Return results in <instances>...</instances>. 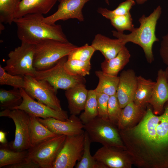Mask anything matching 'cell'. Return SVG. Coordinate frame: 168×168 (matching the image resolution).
Masks as SVG:
<instances>
[{
    "label": "cell",
    "mask_w": 168,
    "mask_h": 168,
    "mask_svg": "<svg viewBox=\"0 0 168 168\" xmlns=\"http://www.w3.org/2000/svg\"><path fill=\"white\" fill-rule=\"evenodd\" d=\"M126 137L141 167L168 168V101L159 115L148 107L141 120L127 130Z\"/></svg>",
    "instance_id": "1"
},
{
    "label": "cell",
    "mask_w": 168,
    "mask_h": 168,
    "mask_svg": "<svg viewBox=\"0 0 168 168\" xmlns=\"http://www.w3.org/2000/svg\"><path fill=\"white\" fill-rule=\"evenodd\" d=\"M44 17L42 14H31L14 19L17 36L21 42L35 45L46 39L69 42L61 25L45 23Z\"/></svg>",
    "instance_id": "2"
},
{
    "label": "cell",
    "mask_w": 168,
    "mask_h": 168,
    "mask_svg": "<svg viewBox=\"0 0 168 168\" xmlns=\"http://www.w3.org/2000/svg\"><path fill=\"white\" fill-rule=\"evenodd\" d=\"M161 13V7L158 6L148 16L142 15L138 20L140 26L130 34H125L112 30V34L116 38L121 39L125 44L131 42L140 46L143 50L147 61L151 63L154 60L153 44L159 40L156 37L155 31Z\"/></svg>",
    "instance_id": "3"
},
{
    "label": "cell",
    "mask_w": 168,
    "mask_h": 168,
    "mask_svg": "<svg viewBox=\"0 0 168 168\" xmlns=\"http://www.w3.org/2000/svg\"><path fill=\"white\" fill-rule=\"evenodd\" d=\"M78 46L69 42L46 39L35 45L33 65L36 70L49 68Z\"/></svg>",
    "instance_id": "4"
},
{
    "label": "cell",
    "mask_w": 168,
    "mask_h": 168,
    "mask_svg": "<svg viewBox=\"0 0 168 168\" xmlns=\"http://www.w3.org/2000/svg\"><path fill=\"white\" fill-rule=\"evenodd\" d=\"M84 125V129L91 142L126 150L117 126L109 120L97 116Z\"/></svg>",
    "instance_id": "5"
},
{
    "label": "cell",
    "mask_w": 168,
    "mask_h": 168,
    "mask_svg": "<svg viewBox=\"0 0 168 168\" xmlns=\"http://www.w3.org/2000/svg\"><path fill=\"white\" fill-rule=\"evenodd\" d=\"M34 50L35 45L21 42L20 45L8 53L3 68L12 75L35 77L36 70L33 65Z\"/></svg>",
    "instance_id": "6"
},
{
    "label": "cell",
    "mask_w": 168,
    "mask_h": 168,
    "mask_svg": "<svg viewBox=\"0 0 168 168\" xmlns=\"http://www.w3.org/2000/svg\"><path fill=\"white\" fill-rule=\"evenodd\" d=\"M67 56L60 59L54 65L48 69L36 70L34 77L47 81L57 90H67L81 84H85L84 77L69 74L64 67Z\"/></svg>",
    "instance_id": "7"
},
{
    "label": "cell",
    "mask_w": 168,
    "mask_h": 168,
    "mask_svg": "<svg viewBox=\"0 0 168 168\" xmlns=\"http://www.w3.org/2000/svg\"><path fill=\"white\" fill-rule=\"evenodd\" d=\"M66 136H57L46 139L28 150L27 157L41 168H52Z\"/></svg>",
    "instance_id": "8"
},
{
    "label": "cell",
    "mask_w": 168,
    "mask_h": 168,
    "mask_svg": "<svg viewBox=\"0 0 168 168\" xmlns=\"http://www.w3.org/2000/svg\"><path fill=\"white\" fill-rule=\"evenodd\" d=\"M0 117L11 119L15 126L14 140L9 143V148L16 151L28 150L30 148V116L20 109L3 110L0 112Z\"/></svg>",
    "instance_id": "9"
},
{
    "label": "cell",
    "mask_w": 168,
    "mask_h": 168,
    "mask_svg": "<svg viewBox=\"0 0 168 168\" xmlns=\"http://www.w3.org/2000/svg\"><path fill=\"white\" fill-rule=\"evenodd\" d=\"M24 77V90L37 101L58 110L63 109L57 96V90L47 81L29 76Z\"/></svg>",
    "instance_id": "10"
},
{
    "label": "cell",
    "mask_w": 168,
    "mask_h": 168,
    "mask_svg": "<svg viewBox=\"0 0 168 168\" xmlns=\"http://www.w3.org/2000/svg\"><path fill=\"white\" fill-rule=\"evenodd\" d=\"M84 139V133L75 136H66L52 168H72L75 166L82 156Z\"/></svg>",
    "instance_id": "11"
},
{
    "label": "cell",
    "mask_w": 168,
    "mask_h": 168,
    "mask_svg": "<svg viewBox=\"0 0 168 168\" xmlns=\"http://www.w3.org/2000/svg\"><path fill=\"white\" fill-rule=\"evenodd\" d=\"M19 89L23 98V101L21 104L15 109L21 110L30 116L42 119L52 118L62 121L66 120L68 119L66 111L63 110H57L36 101L26 93L24 89Z\"/></svg>",
    "instance_id": "12"
},
{
    "label": "cell",
    "mask_w": 168,
    "mask_h": 168,
    "mask_svg": "<svg viewBox=\"0 0 168 168\" xmlns=\"http://www.w3.org/2000/svg\"><path fill=\"white\" fill-rule=\"evenodd\" d=\"M93 157L106 168H131L133 159L126 150L103 146L98 149Z\"/></svg>",
    "instance_id": "13"
},
{
    "label": "cell",
    "mask_w": 168,
    "mask_h": 168,
    "mask_svg": "<svg viewBox=\"0 0 168 168\" xmlns=\"http://www.w3.org/2000/svg\"><path fill=\"white\" fill-rule=\"evenodd\" d=\"M90 0H62L57 10L51 15L44 17L43 21L54 24L59 20L76 19L80 22L84 21L82 10L85 5Z\"/></svg>",
    "instance_id": "14"
},
{
    "label": "cell",
    "mask_w": 168,
    "mask_h": 168,
    "mask_svg": "<svg viewBox=\"0 0 168 168\" xmlns=\"http://www.w3.org/2000/svg\"><path fill=\"white\" fill-rule=\"evenodd\" d=\"M36 118L50 131L57 135L75 136L82 134L85 132L84 125L77 115H71L68 119L65 121L52 118Z\"/></svg>",
    "instance_id": "15"
},
{
    "label": "cell",
    "mask_w": 168,
    "mask_h": 168,
    "mask_svg": "<svg viewBox=\"0 0 168 168\" xmlns=\"http://www.w3.org/2000/svg\"><path fill=\"white\" fill-rule=\"evenodd\" d=\"M119 77L116 95L120 107L123 109L128 104L133 101L138 81L135 72L132 69L123 71Z\"/></svg>",
    "instance_id": "16"
},
{
    "label": "cell",
    "mask_w": 168,
    "mask_h": 168,
    "mask_svg": "<svg viewBox=\"0 0 168 168\" xmlns=\"http://www.w3.org/2000/svg\"><path fill=\"white\" fill-rule=\"evenodd\" d=\"M168 101V84L165 71L162 69L157 72L156 82L148 104L152 106L153 112L156 115L163 112L164 106Z\"/></svg>",
    "instance_id": "17"
},
{
    "label": "cell",
    "mask_w": 168,
    "mask_h": 168,
    "mask_svg": "<svg viewBox=\"0 0 168 168\" xmlns=\"http://www.w3.org/2000/svg\"><path fill=\"white\" fill-rule=\"evenodd\" d=\"M126 44L119 38L112 39L100 34H96L91 45L100 51L105 60H109L115 57Z\"/></svg>",
    "instance_id": "18"
},
{
    "label": "cell",
    "mask_w": 168,
    "mask_h": 168,
    "mask_svg": "<svg viewBox=\"0 0 168 168\" xmlns=\"http://www.w3.org/2000/svg\"><path fill=\"white\" fill-rule=\"evenodd\" d=\"M58 0H21L14 14V18L28 14H46Z\"/></svg>",
    "instance_id": "19"
},
{
    "label": "cell",
    "mask_w": 168,
    "mask_h": 168,
    "mask_svg": "<svg viewBox=\"0 0 168 168\" xmlns=\"http://www.w3.org/2000/svg\"><path fill=\"white\" fill-rule=\"evenodd\" d=\"M88 90L85 84H81L66 90L65 96L71 115H77L83 110Z\"/></svg>",
    "instance_id": "20"
},
{
    "label": "cell",
    "mask_w": 168,
    "mask_h": 168,
    "mask_svg": "<svg viewBox=\"0 0 168 168\" xmlns=\"http://www.w3.org/2000/svg\"><path fill=\"white\" fill-rule=\"evenodd\" d=\"M146 110L145 107L137 105L133 101L128 104L122 109L117 125L119 130L129 128L135 126L143 118Z\"/></svg>",
    "instance_id": "21"
},
{
    "label": "cell",
    "mask_w": 168,
    "mask_h": 168,
    "mask_svg": "<svg viewBox=\"0 0 168 168\" xmlns=\"http://www.w3.org/2000/svg\"><path fill=\"white\" fill-rule=\"evenodd\" d=\"M130 56L129 51L124 46L115 57L108 61L105 60L101 63L102 71L107 74L117 76L129 62Z\"/></svg>",
    "instance_id": "22"
},
{
    "label": "cell",
    "mask_w": 168,
    "mask_h": 168,
    "mask_svg": "<svg viewBox=\"0 0 168 168\" xmlns=\"http://www.w3.org/2000/svg\"><path fill=\"white\" fill-rule=\"evenodd\" d=\"M137 86L133 96V102L136 105L145 107L148 104L155 82L141 76H137Z\"/></svg>",
    "instance_id": "23"
},
{
    "label": "cell",
    "mask_w": 168,
    "mask_h": 168,
    "mask_svg": "<svg viewBox=\"0 0 168 168\" xmlns=\"http://www.w3.org/2000/svg\"><path fill=\"white\" fill-rule=\"evenodd\" d=\"M30 116V148L58 135L49 129L40 122L36 117Z\"/></svg>",
    "instance_id": "24"
},
{
    "label": "cell",
    "mask_w": 168,
    "mask_h": 168,
    "mask_svg": "<svg viewBox=\"0 0 168 168\" xmlns=\"http://www.w3.org/2000/svg\"><path fill=\"white\" fill-rule=\"evenodd\" d=\"M99 82L95 89L96 92L106 94L109 96L116 95L119 80V76L107 74L102 70L95 72Z\"/></svg>",
    "instance_id": "25"
},
{
    "label": "cell",
    "mask_w": 168,
    "mask_h": 168,
    "mask_svg": "<svg viewBox=\"0 0 168 168\" xmlns=\"http://www.w3.org/2000/svg\"><path fill=\"white\" fill-rule=\"evenodd\" d=\"M28 150L16 151L11 149L6 144H1L0 147V168L17 163L28 156Z\"/></svg>",
    "instance_id": "26"
},
{
    "label": "cell",
    "mask_w": 168,
    "mask_h": 168,
    "mask_svg": "<svg viewBox=\"0 0 168 168\" xmlns=\"http://www.w3.org/2000/svg\"><path fill=\"white\" fill-rule=\"evenodd\" d=\"M23 98L20 89L0 90V107L2 110H14L22 103Z\"/></svg>",
    "instance_id": "27"
},
{
    "label": "cell",
    "mask_w": 168,
    "mask_h": 168,
    "mask_svg": "<svg viewBox=\"0 0 168 168\" xmlns=\"http://www.w3.org/2000/svg\"><path fill=\"white\" fill-rule=\"evenodd\" d=\"M91 142L88 135L85 131L83 153L81 159L75 166L76 168H106L91 155L90 151Z\"/></svg>",
    "instance_id": "28"
},
{
    "label": "cell",
    "mask_w": 168,
    "mask_h": 168,
    "mask_svg": "<svg viewBox=\"0 0 168 168\" xmlns=\"http://www.w3.org/2000/svg\"><path fill=\"white\" fill-rule=\"evenodd\" d=\"M83 111L79 118L84 124L98 116L97 97L95 89L88 90Z\"/></svg>",
    "instance_id": "29"
},
{
    "label": "cell",
    "mask_w": 168,
    "mask_h": 168,
    "mask_svg": "<svg viewBox=\"0 0 168 168\" xmlns=\"http://www.w3.org/2000/svg\"><path fill=\"white\" fill-rule=\"evenodd\" d=\"M64 67L67 73L71 75L84 77L89 74L91 65L90 61L67 58L64 63Z\"/></svg>",
    "instance_id": "30"
},
{
    "label": "cell",
    "mask_w": 168,
    "mask_h": 168,
    "mask_svg": "<svg viewBox=\"0 0 168 168\" xmlns=\"http://www.w3.org/2000/svg\"><path fill=\"white\" fill-rule=\"evenodd\" d=\"M21 0H0V23L11 25L14 14Z\"/></svg>",
    "instance_id": "31"
},
{
    "label": "cell",
    "mask_w": 168,
    "mask_h": 168,
    "mask_svg": "<svg viewBox=\"0 0 168 168\" xmlns=\"http://www.w3.org/2000/svg\"><path fill=\"white\" fill-rule=\"evenodd\" d=\"M135 4L136 2L134 0H126L120 3L114 10H110L100 7L98 8L97 12L103 17L110 20L114 16L124 15L130 12V10Z\"/></svg>",
    "instance_id": "32"
},
{
    "label": "cell",
    "mask_w": 168,
    "mask_h": 168,
    "mask_svg": "<svg viewBox=\"0 0 168 168\" xmlns=\"http://www.w3.org/2000/svg\"><path fill=\"white\" fill-rule=\"evenodd\" d=\"M111 25L120 33L125 30L131 32L135 29L133 24V20L130 12L126 14L115 16L110 19Z\"/></svg>",
    "instance_id": "33"
},
{
    "label": "cell",
    "mask_w": 168,
    "mask_h": 168,
    "mask_svg": "<svg viewBox=\"0 0 168 168\" xmlns=\"http://www.w3.org/2000/svg\"><path fill=\"white\" fill-rule=\"evenodd\" d=\"M0 84L10 86L13 88L24 89L25 87L24 77L10 74L6 72L0 65Z\"/></svg>",
    "instance_id": "34"
},
{
    "label": "cell",
    "mask_w": 168,
    "mask_h": 168,
    "mask_svg": "<svg viewBox=\"0 0 168 168\" xmlns=\"http://www.w3.org/2000/svg\"><path fill=\"white\" fill-rule=\"evenodd\" d=\"M91 45L86 44L81 47H77L73 50L67 56L68 59H75L83 61H90L96 51Z\"/></svg>",
    "instance_id": "35"
},
{
    "label": "cell",
    "mask_w": 168,
    "mask_h": 168,
    "mask_svg": "<svg viewBox=\"0 0 168 168\" xmlns=\"http://www.w3.org/2000/svg\"><path fill=\"white\" fill-rule=\"evenodd\" d=\"M122 110L116 95L110 96L107 109L109 120L117 126Z\"/></svg>",
    "instance_id": "36"
},
{
    "label": "cell",
    "mask_w": 168,
    "mask_h": 168,
    "mask_svg": "<svg viewBox=\"0 0 168 168\" xmlns=\"http://www.w3.org/2000/svg\"><path fill=\"white\" fill-rule=\"evenodd\" d=\"M96 95L98 116L105 120H109L107 109L110 96L104 93L98 92H96Z\"/></svg>",
    "instance_id": "37"
},
{
    "label": "cell",
    "mask_w": 168,
    "mask_h": 168,
    "mask_svg": "<svg viewBox=\"0 0 168 168\" xmlns=\"http://www.w3.org/2000/svg\"><path fill=\"white\" fill-rule=\"evenodd\" d=\"M159 53L163 63L168 66V32L162 37Z\"/></svg>",
    "instance_id": "38"
},
{
    "label": "cell",
    "mask_w": 168,
    "mask_h": 168,
    "mask_svg": "<svg viewBox=\"0 0 168 168\" xmlns=\"http://www.w3.org/2000/svg\"><path fill=\"white\" fill-rule=\"evenodd\" d=\"M7 168H39L40 166L37 163L27 157L22 161L14 164L7 166Z\"/></svg>",
    "instance_id": "39"
},
{
    "label": "cell",
    "mask_w": 168,
    "mask_h": 168,
    "mask_svg": "<svg viewBox=\"0 0 168 168\" xmlns=\"http://www.w3.org/2000/svg\"><path fill=\"white\" fill-rule=\"evenodd\" d=\"M6 133L2 130L0 131V142L1 144H5L7 143L6 138Z\"/></svg>",
    "instance_id": "40"
},
{
    "label": "cell",
    "mask_w": 168,
    "mask_h": 168,
    "mask_svg": "<svg viewBox=\"0 0 168 168\" xmlns=\"http://www.w3.org/2000/svg\"><path fill=\"white\" fill-rule=\"evenodd\" d=\"M148 0H135V2L139 5H142L145 3Z\"/></svg>",
    "instance_id": "41"
},
{
    "label": "cell",
    "mask_w": 168,
    "mask_h": 168,
    "mask_svg": "<svg viewBox=\"0 0 168 168\" xmlns=\"http://www.w3.org/2000/svg\"><path fill=\"white\" fill-rule=\"evenodd\" d=\"M165 73L166 77L168 84V66H167L164 71Z\"/></svg>",
    "instance_id": "42"
},
{
    "label": "cell",
    "mask_w": 168,
    "mask_h": 168,
    "mask_svg": "<svg viewBox=\"0 0 168 168\" xmlns=\"http://www.w3.org/2000/svg\"><path fill=\"white\" fill-rule=\"evenodd\" d=\"M105 3L108 5H110L109 0H104Z\"/></svg>",
    "instance_id": "43"
},
{
    "label": "cell",
    "mask_w": 168,
    "mask_h": 168,
    "mask_svg": "<svg viewBox=\"0 0 168 168\" xmlns=\"http://www.w3.org/2000/svg\"><path fill=\"white\" fill-rule=\"evenodd\" d=\"M62 0H58V1L59 2H61Z\"/></svg>",
    "instance_id": "44"
}]
</instances>
